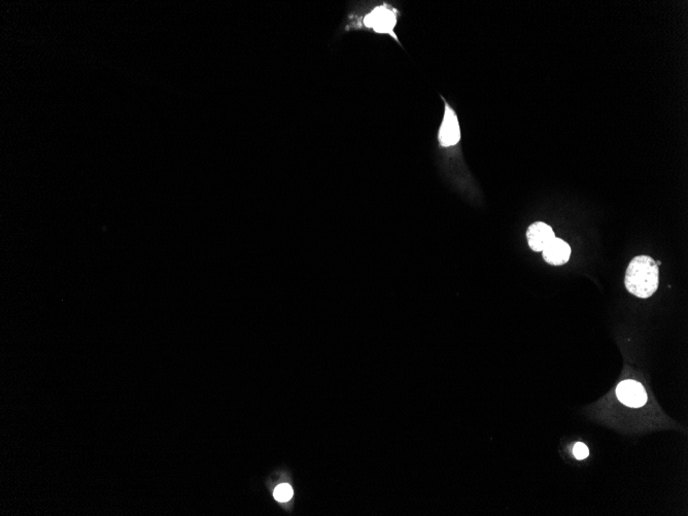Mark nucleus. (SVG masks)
Here are the masks:
<instances>
[{
  "label": "nucleus",
  "mask_w": 688,
  "mask_h": 516,
  "mask_svg": "<svg viewBox=\"0 0 688 516\" xmlns=\"http://www.w3.org/2000/svg\"><path fill=\"white\" fill-rule=\"evenodd\" d=\"M658 266L648 256H638L632 260L625 272L627 290L641 299L651 297L658 288Z\"/></svg>",
  "instance_id": "f257e3e1"
},
{
  "label": "nucleus",
  "mask_w": 688,
  "mask_h": 516,
  "mask_svg": "<svg viewBox=\"0 0 688 516\" xmlns=\"http://www.w3.org/2000/svg\"><path fill=\"white\" fill-rule=\"evenodd\" d=\"M398 15V11L394 6L387 4H378L363 15L351 13L349 16V22H347L344 30H363L364 29V30L373 31L378 35H390L399 42L395 33Z\"/></svg>",
  "instance_id": "f03ea898"
},
{
  "label": "nucleus",
  "mask_w": 688,
  "mask_h": 516,
  "mask_svg": "<svg viewBox=\"0 0 688 516\" xmlns=\"http://www.w3.org/2000/svg\"><path fill=\"white\" fill-rule=\"evenodd\" d=\"M443 100V98H442ZM445 116L439 128L438 140L445 148L454 147L461 140L459 119L452 107L445 100Z\"/></svg>",
  "instance_id": "7ed1b4c3"
},
{
  "label": "nucleus",
  "mask_w": 688,
  "mask_h": 516,
  "mask_svg": "<svg viewBox=\"0 0 688 516\" xmlns=\"http://www.w3.org/2000/svg\"><path fill=\"white\" fill-rule=\"evenodd\" d=\"M618 400L629 407H642L647 402V392L640 383L635 380H624L616 388Z\"/></svg>",
  "instance_id": "20e7f679"
},
{
  "label": "nucleus",
  "mask_w": 688,
  "mask_h": 516,
  "mask_svg": "<svg viewBox=\"0 0 688 516\" xmlns=\"http://www.w3.org/2000/svg\"><path fill=\"white\" fill-rule=\"evenodd\" d=\"M526 239L531 250L534 252H542L549 242L555 239L553 228L543 222H536L529 227L526 231Z\"/></svg>",
  "instance_id": "39448f33"
},
{
  "label": "nucleus",
  "mask_w": 688,
  "mask_h": 516,
  "mask_svg": "<svg viewBox=\"0 0 688 516\" xmlns=\"http://www.w3.org/2000/svg\"><path fill=\"white\" fill-rule=\"evenodd\" d=\"M542 256L548 264L561 266V265L568 263L569 260H570L571 248L565 240L555 237L542 251Z\"/></svg>",
  "instance_id": "423d86ee"
},
{
  "label": "nucleus",
  "mask_w": 688,
  "mask_h": 516,
  "mask_svg": "<svg viewBox=\"0 0 688 516\" xmlns=\"http://www.w3.org/2000/svg\"><path fill=\"white\" fill-rule=\"evenodd\" d=\"M273 496L279 502H288L293 497V488L289 484H282L275 488Z\"/></svg>",
  "instance_id": "0eeeda50"
},
{
  "label": "nucleus",
  "mask_w": 688,
  "mask_h": 516,
  "mask_svg": "<svg viewBox=\"0 0 688 516\" xmlns=\"http://www.w3.org/2000/svg\"><path fill=\"white\" fill-rule=\"evenodd\" d=\"M574 457L577 460H584L589 457V450L586 444L578 442L573 448Z\"/></svg>",
  "instance_id": "6e6552de"
},
{
  "label": "nucleus",
  "mask_w": 688,
  "mask_h": 516,
  "mask_svg": "<svg viewBox=\"0 0 688 516\" xmlns=\"http://www.w3.org/2000/svg\"><path fill=\"white\" fill-rule=\"evenodd\" d=\"M656 265H658V266H660V265H662V262L658 261V263H656Z\"/></svg>",
  "instance_id": "1a4fd4ad"
}]
</instances>
